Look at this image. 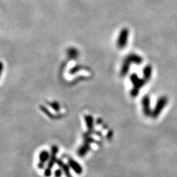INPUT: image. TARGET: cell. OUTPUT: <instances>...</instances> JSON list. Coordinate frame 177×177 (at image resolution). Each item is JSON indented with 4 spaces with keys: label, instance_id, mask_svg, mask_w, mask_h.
I'll return each mask as SVG.
<instances>
[{
    "label": "cell",
    "instance_id": "cell-8",
    "mask_svg": "<svg viewBox=\"0 0 177 177\" xmlns=\"http://www.w3.org/2000/svg\"><path fill=\"white\" fill-rule=\"evenodd\" d=\"M61 176V170H57V171L55 172V176L60 177Z\"/></svg>",
    "mask_w": 177,
    "mask_h": 177
},
{
    "label": "cell",
    "instance_id": "cell-1",
    "mask_svg": "<svg viewBox=\"0 0 177 177\" xmlns=\"http://www.w3.org/2000/svg\"><path fill=\"white\" fill-rule=\"evenodd\" d=\"M128 35H129V31L127 29H123V30L121 32L119 40H118V45L120 48H123L125 47L126 43H127Z\"/></svg>",
    "mask_w": 177,
    "mask_h": 177
},
{
    "label": "cell",
    "instance_id": "cell-7",
    "mask_svg": "<svg viewBox=\"0 0 177 177\" xmlns=\"http://www.w3.org/2000/svg\"><path fill=\"white\" fill-rule=\"evenodd\" d=\"M151 75V67L150 66H147L144 70V75L146 78H150Z\"/></svg>",
    "mask_w": 177,
    "mask_h": 177
},
{
    "label": "cell",
    "instance_id": "cell-6",
    "mask_svg": "<svg viewBox=\"0 0 177 177\" xmlns=\"http://www.w3.org/2000/svg\"><path fill=\"white\" fill-rule=\"evenodd\" d=\"M48 158H49V154L47 153V151H42V153L40 154V156H39V159H40L41 162H44L47 161V160H48Z\"/></svg>",
    "mask_w": 177,
    "mask_h": 177
},
{
    "label": "cell",
    "instance_id": "cell-4",
    "mask_svg": "<svg viewBox=\"0 0 177 177\" xmlns=\"http://www.w3.org/2000/svg\"><path fill=\"white\" fill-rule=\"evenodd\" d=\"M129 60L131 62H134L136 64H140L141 62H142V58H141L139 55H132L129 56Z\"/></svg>",
    "mask_w": 177,
    "mask_h": 177
},
{
    "label": "cell",
    "instance_id": "cell-2",
    "mask_svg": "<svg viewBox=\"0 0 177 177\" xmlns=\"http://www.w3.org/2000/svg\"><path fill=\"white\" fill-rule=\"evenodd\" d=\"M167 103V99L166 98H162L161 100H160V101H159L158 103H157V107H156V109H155V113L156 116H157L159 114V113H160V111L162 109H163L164 106H165V104Z\"/></svg>",
    "mask_w": 177,
    "mask_h": 177
},
{
    "label": "cell",
    "instance_id": "cell-3",
    "mask_svg": "<svg viewBox=\"0 0 177 177\" xmlns=\"http://www.w3.org/2000/svg\"><path fill=\"white\" fill-rule=\"evenodd\" d=\"M70 165L73 169L75 170V172L78 174H81L82 173V168L77 162H74L73 160H70Z\"/></svg>",
    "mask_w": 177,
    "mask_h": 177
},
{
    "label": "cell",
    "instance_id": "cell-5",
    "mask_svg": "<svg viewBox=\"0 0 177 177\" xmlns=\"http://www.w3.org/2000/svg\"><path fill=\"white\" fill-rule=\"evenodd\" d=\"M143 106H144V111L145 114H148L149 112V98H145L143 100Z\"/></svg>",
    "mask_w": 177,
    "mask_h": 177
}]
</instances>
